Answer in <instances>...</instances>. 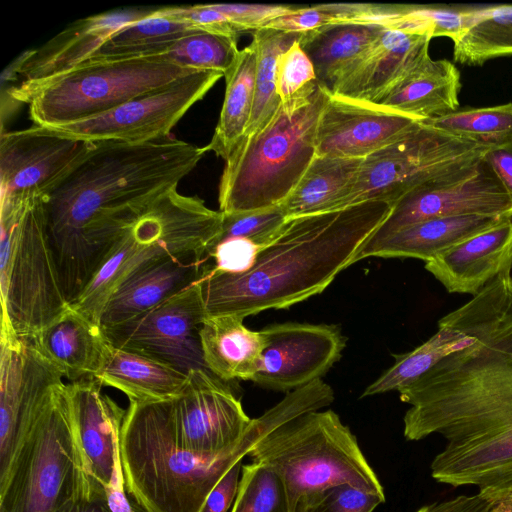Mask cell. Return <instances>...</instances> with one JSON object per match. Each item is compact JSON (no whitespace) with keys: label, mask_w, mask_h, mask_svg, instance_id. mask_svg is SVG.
Wrapping results in <instances>:
<instances>
[{"label":"cell","mask_w":512,"mask_h":512,"mask_svg":"<svg viewBox=\"0 0 512 512\" xmlns=\"http://www.w3.org/2000/svg\"><path fill=\"white\" fill-rule=\"evenodd\" d=\"M466 215L512 216V199L484 158L404 195L370 238H381L428 219Z\"/></svg>","instance_id":"cell-14"},{"label":"cell","mask_w":512,"mask_h":512,"mask_svg":"<svg viewBox=\"0 0 512 512\" xmlns=\"http://www.w3.org/2000/svg\"><path fill=\"white\" fill-rule=\"evenodd\" d=\"M222 229V213L177 189L156 199L116 238L99 268L71 306L99 324L118 286L168 257L208 255ZM100 325V324H99Z\"/></svg>","instance_id":"cell-9"},{"label":"cell","mask_w":512,"mask_h":512,"mask_svg":"<svg viewBox=\"0 0 512 512\" xmlns=\"http://www.w3.org/2000/svg\"><path fill=\"white\" fill-rule=\"evenodd\" d=\"M421 122L380 104L326 90L316 128V156L364 159Z\"/></svg>","instance_id":"cell-18"},{"label":"cell","mask_w":512,"mask_h":512,"mask_svg":"<svg viewBox=\"0 0 512 512\" xmlns=\"http://www.w3.org/2000/svg\"><path fill=\"white\" fill-rule=\"evenodd\" d=\"M506 217L466 215L424 220L381 238H370L355 262L368 257H409L425 262Z\"/></svg>","instance_id":"cell-25"},{"label":"cell","mask_w":512,"mask_h":512,"mask_svg":"<svg viewBox=\"0 0 512 512\" xmlns=\"http://www.w3.org/2000/svg\"><path fill=\"white\" fill-rule=\"evenodd\" d=\"M422 122L490 148L512 141V103L457 110Z\"/></svg>","instance_id":"cell-37"},{"label":"cell","mask_w":512,"mask_h":512,"mask_svg":"<svg viewBox=\"0 0 512 512\" xmlns=\"http://www.w3.org/2000/svg\"><path fill=\"white\" fill-rule=\"evenodd\" d=\"M170 401L130 402L120 433L125 489L142 512H201L221 478L265 435L309 412L310 397L294 390L252 422L234 449L203 454L181 446L172 431Z\"/></svg>","instance_id":"cell-4"},{"label":"cell","mask_w":512,"mask_h":512,"mask_svg":"<svg viewBox=\"0 0 512 512\" xmlns=\"http://www.w3.org/2000/svg\"><path fill=\"white\" fill-rule=\"evenodd\" d=\"M491 504L493 511H512V484L479 490Z\"/></svg>","instance_id":"cell-50"},{"label":"cell","mask_w":512,"mask_h":512,"mask_svg":"<svg viewBox=\"0 0 512 512\" xmlns=\"http://www.w3.org/2000/svg\"><path fill=\"white\" fill-rule=\"evenodd\" d=\"M243 321L244 318L233 315L210 317L200 329L205 368L225 382L252 381L260 364L263 337Z\"/></svg>","instance_id":"cell-29"},{"label":"cell","mask_w":512,"mask_h":512,"mask_svg":"<svg viewBox=\"0 0 512 512\" xmlns=\"http://www.w3.org/2000/svg\"><path fill=\"white\" fill-rule=\"evenodd\" d=\"M199 281L129 321L102 329L106 340L185 374L206 369L200 342L206 313Z\"/></svg>","instance_id":"cell-13"},{"label":"cell","mask_w":512,"mask_h":512,"mask_svg":"<svg viewBox=\"0 0 512 512\" xmlns=\"http://www.w3.org/2000/svg\"><path fill=\"white\" fill-rule=\"evenodd\" d=\"M484 160L512 199V141L490 148Z\"/></svg>","instance_id":"cell-48"},{"label":"cell","mask_w":512,"mask_h":512,"mask_svg":"<svg viewBox=\"0 0 512 512\" xmlns=\"http://www.w3.org/2000/svg\"><path fill=\"white\" fill-rule=\"evenodd\" d=\"M361 7L362 4L347 3L292 7L269 21L263 28L303 35L332 25L357 23Z\"/></svg>","instance_id":"cell-40"},{"label":"cell","mask_w":512,"mask_h":512,"mask_svg":"<svg viewBox=\"0 0 512 512\" xmlns=\"http://www.w3.org/2000/svg\"><path fill=\"white\" fill-rule=\"evenodd\" d=\"M301 34L288 33L271 28L253 32L257 50L255 93L251 117L245 135L260 130L276 113L281 102L276 93V68L279 56L288 49Z\"/></svg>","instance_id":"cell-36"},{"label":"cell","mask_w":512,"mask_h":512,"mask_svg":"<svg viewBox=\"0 0 512 512\" xmlns=\"http://www.w3.org/2000/svg\"><path fill=\"white\" fill-rule=\"evenodd\" d=\"M383 28L344 23L301 35L319 85L332 92L340 78L364 55Z\"/></svg>","instance_id":"cell-30"},{"label":"cell","mask_w":512,"mask_h":512,"mask_svg":"<svg viewBox=\"0 0 512 512\" xmlns=\"http://www.w3.org/2000/svg\"><path fill=\"white\" fill-rule=\"evenodd\" d=\"M260 333L264 347L252 381L278 392L289 393L321 379L346 346V337L335 325L287 322Z\"/></svg>","instance_id":"cell-17"},{"label":"cell","mask_w":512,"mask_h":512,"mask_svg":"<svg viewBox=\"0 0 512 512\" xmlns=\"http://www.w3.org/2000/svg\"><path fill=\"white\" fill-rule=\"evenodd\" d=\"M93 145L54 135L35 125L1 132V196L33 189L47 197Z\"/></svg>","instance_id":"cell-19"},{"label":"cell","mask_w":512,"mask_h":512,"mask_svg":"<svg viewBox=\"0 0 512 512\" xmlns=\"http://www.w3.org/2000/svg\"><path fill=\"white\" fill-rule=\"evenodd\" d=\"M460 88L456 66L429 56L375 103L425 121L457 111Z\"/></svg>","instance_id":"cell-28"},{"label":"cell","mask_w":512,"mask_h":512,"mask_svg":"<svg viewBox=\"0 0 512 512\" xmlns=\"http://www.w3.org/2000/svg\"><path fill=\"white\" fill-rule=\"evenodd\" d=\"M463 28L453 40L454 61L482 65L512 55V5L462 8Z\"/></svg>","instance_id":"cell-33"},{"label":"cell","mask_w":512,"mask_h":512,"mask_svg":"<svg viewBox=\"0 0 512 512\" xmlns=\"http://www.w3.org/2000/svg\"><path fill=\"white\" fill-rule=\"evenodd\" d=\"M287 219L281 205L249 212L222 213V229L216 243L228 238H245L263 248L280 232Z\"/></svg>","instance_id":"cell-43"},{"label":"cell","mask_w":512,"mask_h":512,"mask_svg":"<svg viewBox=\"0 0 512 512\" xmlns=\"http://www.w3.org/2000/svg\"><path fill=\"white\" fill-rule=\"evenodd\" d=\"M489 149L421 122L362 159L355 183L340 209L365 201L393 205L420 186L477 164Z\"/></svg>","instance_id":"cell-11"},{"label":"cell","mask_w":512,"mask_h":512,"mask_svg":"<svg viewBox=\"0 0 512 512\" xmlns=\"http://www.w3.org/2000/svg\"><path fill=\"white\" fill-rule=\"evenodd\" d=\"M155 10L148 17L115 31L88 59L163 55L175 41L199 31L186 23L164 18Z\"/></svg>","instance_id":"cell-35"},{"label":"cell","mask_w":512,"mask_h":512,"mask_svg":"<svg viewBox=\"0 0 512 512\" xmlns=\"http://www.w3.org/2000/svg\"><path fill=\"white\" fill-rule=\"evenodd\" d=\"M198 70L166 55L88 59L40 82L1 90V123L27 104L35 126H57L100 115Z\"/></svg>","instance_id":"cell-6"},{"label":"cell","mask_w":512,"mask_h":512,"mask_svg":"<svg viewBox=\"0 0 512 512\" xmlns=\"http://www.w3.org/2000/svg\"><path fill=\"white\" fill-rule=\"evenodd\" d=\"M299 40L286 49L277 61L276 93L283 106L298 98L311 96L319 87L314 66Z\"/></svg>","instance_id":"cell-41"},{"label":"cell","mask_w":512,"mask_h":512,"mask_svg":"<svg viewBox=\"0 0 512 512\" xmlns=\"http://www.w3.org/2000/svg\"><path fill=\"white\" fill-rule=\"evenodd\" d=\"M425 269L449 293L477 295L512 270V216L425 262Z\"/></svg>","instance_id":"cell-23"},{"label":"cell","mask_w":512,"mask_h":512,"mask_svg":"<svg viewBox=\"0 0 512 512\" xmlns=\"http://www.w3.org/2000/svg\"><path fill=\"white\" fill-rule=\"evenodd\" d=\"M257 50L252 41L240 49L232 67L224 74L226 88L213 136L205 146L225 161L245 135L254 102Z\"/></svg>","instance_id":"cell-32"},{"label":"cell","mask_w":512,"mask_h":512,"mask_svg":"<svg viewBox=\"0 0 512 512\" xmlns=\"http://www.w3.org/2000/svg\"><path fill=\"white\" fill-rule=\"evenodd\" d=\"M170 422L181 446L218 454L241 443L252 419L225 381L207 369H194L182 393L171 400Z\"/></svg>","instance_id":"cell-16"},{"label":"cell","mask_w":512,"mask_h":512,"mask_svg":"<svg viewBox=\"0 0 512 512\" xmlns=\"http://www.w3.org/2000/svg\"><path fill=\"white\" fill-rule=\"evenodd\" d=\"M242 460L233 465L208 495L201 512H228L235 501L242 470Z\"/></svg>","instance_id":"cell-46"},{"label":"cell","mask_w":512,"mask_h":512,"mask_svg":"<svg viewBox=\"0 0 512 512\" xmlns=\"http://www.w3.org/2000/svg\"><path fill=\"white\" fill-rule=\"evenodd\" d=\"M230 512H289L280 479L258 463L242 465L238 492Z\"/></svg>","instance_id":"cell-39"},{"label":"cell","mask_w":512,"mask_h":512,"mask_svg":"<svg viewBox=\"0 0 512 512\" xmlns=\"http://www.w3.org/2000/svg\"><path fill=\"white\" fill-rule=\"evenodd\" d=\"M95 496L104 488L85 469L64 383L40 406L0 478V512H60Z\"/></svg>","instance_id":"cell-8"},{"label":"cell","mask_w":512,"mask_h":512,"mask_svg":"<svg viewBox=\"0 0 512 512\" xmlns=\"http://www.w3.org/2000/svg\"><path fill=\"white\" fill-rule=\"evenodd\" d=\"M247 456L277 475L289 512L302 499L336 485L383 490L355 435L332 410L307 412L281 424Z\"/></svg>","instance_id":"cell-10"},{"label":"cell","mask_w":512,"mask_h":512,"mask_svg":"<svg viewBox=\"0 0 512 512\" xmlns=\"http://www.w3.org/2000/svg\"><path fill=\"white\" fill-rule=\"evenodd\" d=\"M326 100L319 85L291 109L281 104L255 133L244 136L225 161L219 183L222 213H241L280 205L316 156V128Z\"/></svg>","instance_id":"cell-7"},{"label":"cell","mask_w":512,"mask_h":512,"mask_svg":"<svg viewBox=\"0 0 512 512\" xmlns=\"http://www.w3.org/2000/svg\"><path fill=\"white\" fill-rule=\"evenodd\" d=\"M32 340L71 382L94 376L107 343L101 326L71 304Z\"/></svg>","instance_id":"cell-27"},{"label":"cell","mask_w":512,"mask_h":512,"mask_svg":"<svg viewBox=\"0 0 512 512\" xmlns=\"http://www.w3.org/2000/svg\"><path fill=\"white\" fill-rule=\"evenodd\" d=\"M60 512H111V510L105 496H95L77 500Z\"/></svg>","instance_id":"cell-51"},{"label":"cell","mask_w":512,"mask_h":512,"mask_svg":"<svg viewBox=\"0 0 512 512\" xmlns=\"http://www.w3.org/2000/svg\"><path fill=\"white\" fill-rule=\"evenodd\" d=\"M431 37L383 28L364 55L340 78L331 93L377 102L392 86L429 57Z\"/></svg>","instance_id":"cell-22"},{"label":"cell","mask_w":512,"mask_h":512,"mask_svg":"<svg viewBox=\"0 0 512 512\" xmlns=\"http://www.w3.org/2000/svg\"><path fill=\"white\" fill-rule=\"evenodd\" d=\"M384 502V490L341 484L302 499L291 512H373Z\"/></svg>","instance_id":"cell-42"},{"label":"cell","mask_w":512,"mask_h":512,"mask_svg":"<svg viewBox=\"0 0 512 512\" xmlns=\"http://www.w3.org/2000/svg\"><path fill=\"white\" fill-rule=\"evenodd\" d=\"M45 196H1V332L33 338L70 307L50 242Z\"/></svg>","instance_id":"cell-5"},{"label":"cell","mask_w":512,"mask_h":512,"mask_svg":"<svg viewBox=\"0 0 512 512\" xmlns=\"http://www.w3.org/2000/svg\"><path fill=\"white\" fill-rule=\"evenodd\" d=\"M492 512H512V511H505V510L504 511H493L492 510Z\"/></svg>","instance_id":"cell-52"},{"label":"cell","mask_w":512,"mask_h":512,"mask_svg":"<svg viewBox=\"0 0 512 512\" xmlns=\"http://www.w3.org/2000/svg\"><path fill=\"white\" fill-rule=\"evenodd\" d=\"M75 438L90 478L103 488L112 479L126 413L94 378L66 384Z\"/></svg>","instance_id":"cell-21"},{"label":"cell","mask_w":512,"mask_h":512,"mask_svg":"<svg viewBox=\"0 0 512 512\" xmlns=\"http://www.w3.org/2000/svg\"><path fill=\"white\" fill-rule=\"evenodd\" d=\"M212 263L208 255H184L159 260L126 279L107 300L102 329L129 321L201 280Z\"/></svg>","instance_id":"cell-24"},{"label":"cell","mask_w":512,"mask_h":512,"mask_svg":"<svg viewBox=\"0 0 512 512\" xmlns=\"http://www.w3.org/2000/svg\"><path fill=\"white\" fill-rule=\"evenodd\" d=\"M0 352V478L34 415L49 394L64 382L61 371L32 338L1 332Z\"/></svg>","instance_id":"cell-15"},{"label":"cell","mask_w":512,"mask_h":512,"mask_svg":"<svg viewBox=\"0 0 512 512\" xmlns=\"http://www.w3.org/2000/svg\"><path fill=\"white\" fill-rule=\"evenodd\" d=\"M104 492L111 512H136L126 495L120 452L116 459L111 482L104 487Z\"/></svg>","instance_id":"cell-49"},{"label":"cell","mask_w":512,"mask_h":512,"mask_svg":"<svg viewBox=\"0 0 512 512\" xmlns=\"http://www.w3.org/2000/svg\"><path fill=\"white\" fill-rule=\"evenodd\" d=\"M224 75L198 70L172 84L80 121L38 126L54 135L91 143H144L170 136L186 112Z\"/></svg>","instance_id":"cell-12"},{"label":"cell","mask_w":512,"mask_h":512,"mask_svg":"<svg viewBox=\"0 0 512 512\" xmlns=\"http://www.w3.org/2000/svg\"><path fill=\"white\" fill-rule=\"evenodd\" d=\"M416 512H492L490 502L479 492L427 504Z\"/></svg>","instance_id":"cell-47"},{"label":"cell","mask_w":512,"mask_h":512,"mask_svg":"<svg viewBox=\"0 0 512 512\" xmlns=\"http://www.w3.org/2000/svg\"><path fill=\"white\" fill-rule=\"evenodd\" d=\"M153 10L116 9L75 21L42 46L18 56L4 70L1 89L40 82L82 63L115 31Z\"/></svg>","instance_id":"cell-20"},{"label":"cell","mask_w":512,"mask_h":512,"mask_svg":"<svg viewBox=\"0 0 512 512\" xmlns=\"http://www.w3.org/2000/svg\"><path fill=\"white\" fill-rule=\"evenodd\" d=\"M92 378L102 386L122 391L130 402H156L176 399L187 384L188 374L107 341L99 368Z\"/></svg>","instance_id":"cell-26"},{"label":"cell","mask_w":512,"mask_h":512,"mask_svg":"<svg viewBox=\"0 0 512 512\" xmlns=\"http://www.w3.org/2000/svg\"><path fill=\"white\" fill-rule=\"evenodd\" d=\"M392 205L365 201L342 209L289 218L242 273L210 269L199 281L206 318H246L288 308L323 292L355 263Z\"/></svg>","instance_id":"cell-3"},{"label":"cell","mask_w":512,"mask_h":512,"mask_svg":"<svg viewBox=\"0 0 512 512\" xmlns=\"http://www.w3.org/2000/svg\"><path fill=\"white\" fill-rule=\"evenodd\" d=\"M362 159L315 156L280 205L287 218L337 210L357 178Z\"/></svg>","instance_id":"cell-31"},{"label":"cell","mask_w":512,"mask_h":512,"mask_svg":"<svg viewBox=\"0 0 512 512\" xmlns=\"http://www.w3.org/2000/svg\"><path fill=\"white\" fill-rule=\"evenodd\" d=\"M238 38L199 30L175 41L163 55L183 67L217 71L223 75L234 64Z\"/></svg>","instance_id":"cell-38"},{"label":"cell","mask_w":512,"mask_h":512,"mask_svg":"<svg viewBox=\"0 0 512 512\" xmlns=\"http://www.w3.org/2000/svg\"><path fill=\"white\" fill-rule=\"evenodd\" d=\"M473 341L399 391L404 436L438 434L432 478L479 490L512 484V270L441 318Z\"/></svg>","instance_id":"cell-1"},{"label":"cell","mask_w":512,"mask_h":512,"mask_svg":"<svg viewBox=\"0 0 512 512\" xmlns=\"http://www.w3.org/2000/svg\"><path fill=\"white\" fill-rule=\"evenodd\" d=\"M262 248L245 238H228L215 243L208 252L212 269L225 273H242L255 262Z\"/></svg>","instance_id":"cell-44"},{"label":"cell","mask_w":512,"mask_h":512,"mask_svg":"<svg viewBox=\"0 0 512 512\" xmlns=\"http://www.w3.org/2000/svg\"><path fill=\"white\" fill-rule=\"evenodd\" d=\"M224 13L236 31L242 33L254 32L263 28L269 21L290 10L285 5H259V4H214Z\"/></svg>","instance_id":"cell-45"},{"label":"cell","mask_w":512,"mask_h":512,"mask_svg":"<svg viewBox=\"0 0 512 512\" xmlns=\"http://www.w3.org/2000/svg\"><path fill=\"white\" fill-rule=\"evenodd\" d=\"M472 341V335L440 319L437 331L412 351L395 356L393 365L364 390L362 397L399 392Z\"/></svg>","instance_id":"cell-34"},{"label":"cell","mask_w":512,"mask_h":512,"mask_svg":"<svg viewBox=\"0 0 512 512\" xmlns=\"http://www.w3.org/2000/svg\"><path fill=\"white\" fill-rule=\"evenodd\" d=\"M205 153V147L171 136L94 143L45 198L48 234L70 304L116 238L156 199L177 189Z\"/></svg>","instance_id":"cell-2"}]
</instances>
